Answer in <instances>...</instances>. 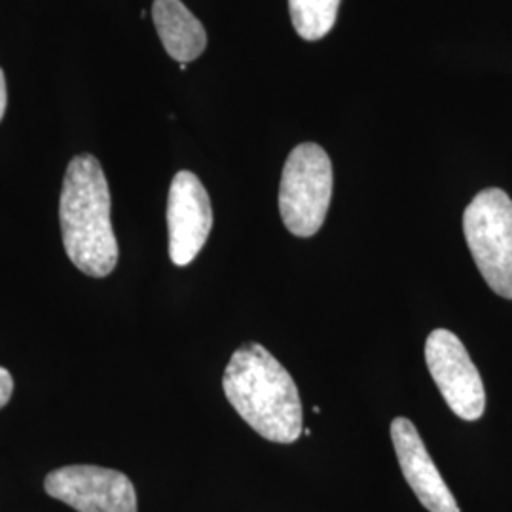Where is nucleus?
<instances>
[{
    "label": "nucleus",
    "mask_w": 512,
    "mask_h": 512,
    "mask_svg": "<svg viewBox=\"0 0 512 512\" xmlns=\"http://www.w3.org/2000/svg\"><path fill=\"white\" fill-rule=\"evenodd\" d=\"M222 387L228 403L260 437L291 444L302 435L298 387L264 346L256 342L241 346L224 370Z\"/></svg>",
    "instance_id": "1"
},
{
    "label": "nucleus",
    "mask_w": 512,
    "mask_h": 512,
    "mask_svg": "<svg viewBox=\"0 0 512 512\" xmlns=\"http://www.w3.org/2000/svg\"><path fill=\"white\" fill-rule=\"evenodd\" d=\"M63 245L74 266L90 277H107L118 262V241L110 222V190L105 171L92 154L67 167L59 200Z\"/></svg>",
    "instance_id": "2"
},
{
    "label": "nucleus",
    "mask_w": 512,
    "mask_h": 512,
    "mask_svg": "<svg viewBox=\"0 0 512 512\" xmlns=\"http://www.w3.org/2000/svg\"><path fill=\"white\" fill-rule=\"evenodd\" d=\"M463 234L476 268L495 294L512 300V200L486 188L463 213Z\"/></svg>",
    "instance_id": "3"
},
{
    "label": "nucleus",
    "mask_w": 512,
    "mask_h": 512,
    "mask_svg": "<svg viewBox=\"0 0 512 512\" xmlns=\"http://www.w3.org/2000/svg\"><path fill=\"white\" fill-rule=\"evenodd\" d=\"M332 198L329 154L304 143L289 154L279 186V211L287 230L298 238H311L327 219Z\"/></svg>",
    "instance_id": "4"
},
{
    "label": "nucleus",
    "mask_w": 512,
    "mask_h": 512,
    "mask_svg": "<svg viewBox=\"0 0 512 512\" xmlns=\"http://www.w3.org/2000/svg\"><path fill=\"white\" fill-rule=\"evenodd\" d=\"M425 361L452 412L461 420H478L486 408V391L458 336L446 329L433 330L425 342Z\"/></svg>",
    "instance_id": "5"
},
{
    "label": "nucleus",
    "mask_w": 512,
    "mask_h": 512,
    "mask_svg": "<svg viewBox=\"0 0 512 512\" xmlns=\"http://www.w3.org/2000/svg\"><path fill=\"white\" fill-rule=\"evenodd\" d=\"M46 494L78 512H137V492L128 476L97 465H69L44 480Z\"/></svg>",
    "instance_id": "6"
},
{
    "label": "nucleus",
    "mask_w": 512,
    "mask_h": 512,
    "mask_svg": "<svg viewBox=\"0 0 512 512\" xmlns=\"http://www.w3.org/2000/svg\"><path fill=\"white\" fill-rule=\"evenodd\" d=\"M213 228L211 200L202 181L179 171L173 177L167 198L169 256L175 266H188L205 245Z\"/></svg>",
    "instance_id": "7"
},
{
    "label": "nucleus",
    "mask_w": 512,
    "mask_h": 512,
    "mask_svg": "<svg viewBox=\"0 0 512 512\" xmlns=\"http://www.w3.org/2000/svg\"><path fill=\"white\" fill-rule=\"evenodd\" d=\"M391 439L404 478L421 505L429 512H459L458 501L442 480L416 425L406 418H395Z\"/></svg>",
    "instance_id": "8"
},
{
    "label": "nucleus",
    "mask_w": 512,
    "mask_h": 512,
    "mask_svg": "<svg viewBox=\"0 0 512 512\" xmlns=\"http://www.w3.org/2000/svg\"><path fill=\"white\" fill-rule=\"evenodd\" d=\"M152 19L165 52L179 63H190L203 54L207 35L202 21L181 0H154Z\"/></svg>",
    "instance_id": "9"
},
{
    "label": "nucleus",
    "mask_w": 512,
    "mask_h": 512,
    "mask_svg": "<svg viewBox=\"0 0 512 512\" xmlns=\"http://www.w3.org/2000/svg\"><path fill=\"white\" fill-rule=\"evenodd\" d=\"M340 0H289L294 29L308 42L329 35L338 18Z\"/></svg>",
    "instance_id": "10"
},
{
    "label": "nucleus",
    "mask_w": 512,
    "mask_h": 512,
    "mask_svg": "<svg viewBox=\"0 0 512 512\" xmlns=\"http://www.w3.org/2000/svg\"><path fill=\"white\" fill-rule=\"evenodd\" d=\"M12 393H14V378L6 368L0 366V408L10 403Z\"/></svg>",
    "instance_id": "11"
},
{
    "label": "nucleus",
    "mask_w": 512,
    "mask_h": 512,
    "mask_svg": "<svg viewBox=\"0 0 512 512\" xmlns=\"http://www.w3.org/2000/svg\"><path fill=\"white\" fill-rule=\"evenodd\" d=\"M6 103H8V92H6V78H4V73H2V69H0V120H2L4 112H6Z\"/></svg>",
    "instance_id": "12"
}]
</instances>
